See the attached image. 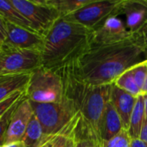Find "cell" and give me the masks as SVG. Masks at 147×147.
<instances>
[{
  "mask_svg": "<svg viewBox=\"0 0 147 147\" xmlns=\"http://www.w3.org/2000/svg\"><path fill=\"white\" fill-rule=\"evenodd\" d=\"M30 23L32 29L43 37L61 17L47 0H10Z\"/></svg>",
  "mask_w": 147,
  "mask_h": 147,
  "instance_id": "cell-6",
  "label": "cell"
},
{
  "mask_svg": "<svg viewBox=\"0 0 147 147\" xmlns=\"http://www.w3.org/2000/svg\"><path fill=\"white\" fill-rule=\"evenodd\" d=\"M143 34V38H144V42H145V47H146V53L147 58V28L142 32Z\"/></svg>",
  "mask_w": 147,
  "mask_h": 147,
  "instance_id": "cell-30",
  "label": "cell"
},
{
  "mask_svg": "<svg viewBox=\"0 0 147 147\" xmlns=\"http://www.w3.org/2000/svg\"><path fill=\"white\" fill-rule=\"evenodd\" d=\"M7 21L3 17V16L0 13V42L3 44L7 36Z\"/></svg>",
  "mask_w": 147,
  "mask_h": 147,
  "instance_id": "cell-26",
  "label": "cell"
},
{
  "mask_svg": "<svg viewBox=\"0 0 147 147\" xmlns=\"http://www.w3.org/2000/svg\"><path fill=\"white\" fill-rule=\"evenodd\" d=\"M126 17V27L133 34L142 33L147 28V6L143 0H120L113 16Z\"/></svg>",
  "mask_w": 147,
  "mask_h": 147,
  "instance_id": "cell-11",
  "label": "cell"
},
{
  "mask_svg": "<svg viewBox=\"0 0 147 147\" xmlns=\"http://www.w3.org/2000/svg\"><path fill=\"white\" fill-rule=\"evenodd\" d=\"M120 2V0H92L63 18L94 31L107 18L113 15Z\"/></svg>",
  "mask_w": 147,
  "mask_h": 147,
  "instance_id": "cell-8",
  "label": "cell"
},
{
  "mask_svg": "<svg viewBox=\"0 0 147 147\" xmlns=\"http://www.w3.org/2000/svg\"><path fill=\"white\" fill-rule=\"evenodd\" d=\"M22 141L25 147H42L46 143L50 141L45 136L42 125L35 115H33L29 121Z\"/></svg>",
  "mask_w": 147,
  "mask_h": 147,
  "instance_id": "cell-16",
  "label": "cell"
},
{
  "mask_svg": "<svg viewBox=\"0 0 147 147\" xmlns=\"http://www.w3.org/2000/svg\"><path fill=\"white\" fill-rule=\"evenodd\" d=\"M132 71L134 77V80L138 85V87L141 90L147 75V59L140 63H138L134 66L132 67Z\"/></svg>",
  "mask_w": 147,
  "mask_h": 147,
  "instance_id": "cell-22",
  "label": "cell"
},
{
  "mask_svg": "<svg viewBox=\"0 0 147 147\" xmlns=\"http://www.w3.org/2000/svg\"><path fill=\"white\" fill-rule=\"evenodd\" d=\"M42 147H54V146H53V143H52V141L50 140V141H49L48 143H46L44 146Z\"/></svg>",
  "mask_w": 147,
  "mask_h": 147,
  "instance_id": "cell-34",
  "label": "cell"
},
{
  "mask_svg": "<svg viewBox=\"0 0 147 147\" xmlns=\"http://www.w3.org/2000/svg\"><path fill=\"white\" fill-rule=\"evenodd\" d=\"M0 13L3 16L6 21L15 25L34 31L32 29L30 23L19 12V10L10 3V0H0Z\"/></svg>",
  "mask_w": 147,
  "mask_h": 147,
  "instance_id": "cell-18",
  "label": "cell"
},
{
  "mask_svg": "<svg viewBox=\"0 0 147 147\" xmlns=\"http://www.w3.org/2000/svg\"><path fill=\"white\" fill-rule=\"evenodd\" d=\"M30 103L35 116L49 140L59 135H66L78 141L80 119L69 98L63 96L62 102L57 103Z\"/></svg>",
  "mask_w": 147,
  "mask_h": 147,
  "instance_id": "cell-4",
  "label": "cell"
},
{
  "mask_svg": "<svg viewBox=\"0 0 147 147\" xmlns=\"http://www.w3.org/2000/svg\"><path fill=\"white\" fill-rule=\"evenodd\" d=\"M100 129L102 143L109 140L124 130L121 118L110 100L105 107L101 121Z\"/></svg>",
  "mask_w": 147,
  "mask_h": 147,
  "instance_id": "cell-14",
  "label": "cell"
},
{
  "mask_svg": "<svg viewBox=\"0 0 147 147\" xmlns=\"http://www.w3.org/2000/svg\"><path fill=\"white\" fill-rule=\"evenodd\" d=\"M57 71L63 81L64 96L72 101L80 119L78 142H87L101 147V121L110 100L112 84L88 85L76 78L68 67Z\"/></svg>",
  "mask_w": 147,
  "mask_h": 147,
  "instance_id": "cell-2",
  "label": "cell"
},
{
  "mask_svg": "<svg viewBox=\"0 0 147 147\" xmlns=\"http://www.w3.org/2000/svg\"><path fill=\"white\" fill-rule=\"evenodd\" d=\"M41 66L40 51L0 47V77L30 73Z\"/></svg>",
  "mask_w": 147,
  "mask_h": 147,
  "instance_id": "cell-7",
  "label": "cell"
},
{
  "mask_svg": "<svg viewBox=\"0 0 147 147\" xmlns=\"http://www.w3.org/2000/svg\"><path fill=\"white\" fill-rule=\"evenodd\" d=\"M147 94V75L146 78V81H145V84L141 89V95H146Z\"/></svg>",
  "mask_w": 147,
  "mask_h": 147,
  "instance_id": "cell-32",
  "label": "cell"
},
{
  "mask_svg": "<svg viewBox=\"0 0 147 147\" xmlns=\"http://www.w3.org/2000/svg\"><path fill=\"white\" fill-rule=\"evenodd\" d=\"M126 24L116 16H110L96 29L92 31L90 46H104L119 43L132 38Z\"/></svg>",
  "mask_w": 147,
  "mask_h": 147,
  "instance_id": "cell-9",
  "label": "cell"
},
{
  "mask_svg": "<svg viewBox=\"0 0 147 147\" xmlns=\"http://www.w3.org/2000/svg\"><path fill=\"white\" fill-rule=\"evenodd\" d=\"M54 147H77L78 141L72 136L59 135L51 140Z\"/></svg>",
  "mask_w": 147,
  "mask_h": 147,
  "instance_id": "cell-25",
  "label": "cell"
},
{
  "mask_svg": "<svg viewBox=\"0 0 147 147\" xmlns=\"http://www.w3.org/2000/svg\"><path fill=\"white\" fill-rule=\"evenodd\" d=\"M63 96V81L58 71L41 66L31 72L26 88L27 99L36 103H57Z\"/></svg>",
  "mask_w": 147,
  "mask_h": 147,
  "instance_id": "cell-5",
  "label": "cell"
},
{
  "mask_svg": "<svg viewBox=\"0 0 147 147\" xmlns=\"http://www.w3.org/2000/svg\"><path fill=\"white\" fill-rule=\"evenodd\" d=\"M142 33L124 41L104 46H89L68 67L81 82L93 86L113 84L124 71L146 60Z\"/></svg>",
  "mask_w": 147,
  "mask_h": 147,
  "instance_id": "cell-1",
  "label": "cell"
},
{
  "mask_svg": "<svg viewBox=\"0 0 147 147\" xmlns=\"http://www.w3.org/2000/svg\"><path fill=\"white\" fill-rule=\"evenodd\" d=\"M132 139L127 130H122L120 134L107 141L102 143L101 147H131Z\"/></svg>",
  "mask_w": 147,
  "mask_h": 147,
  "instance_id": "cell-21",
  "label": "cell"
},
{
  "mask_svg": "<svg viewBox=\"0 0 147 147\" xmlns=\"http://www.w3.org/2000/svg\"><path fill=\"white\" fill-rule=\"evenodd\" d=\"M131 147H147V142L141 139H132Z\"/></svg>",
  "mask_w": 147,
  "mask_h": 147,
  "instance_id": "cell-27",
  "label": "cell"
},
{
  "mask_svg": "<svg viewBox=\"0 0 147 147\" xmlns=\"http://www.w3.org/2000/svg\"><path fill=\"white\" fill-rule=\"evenodd\" d=\"M1 147H25L23 141H17V142H13L10 144H5Z\"/></svg>",
  "mask_w": 147,
  "mask_h": 147,
  "instance_id": "cell-29",
  "label": "cell"
},
{
  "mask_svg": "<svg viewBox=\"0 0 147 147\" xmlns=\"http://www.w3.org/2000/svg\"><path fill=\"white\" fill-rule=\"evenodd\" d=\"M26 96V91H17L6 100L0 102V118L18 101L22 100Z\"/></svg>",
  "mask_w": 147,
  "mask_h": 147,
  "instance_id": "cell-24",
  "label": "cell"
},
{
  "mask_svg": "<svg viewBox=\"0 0 147 147\" xmlns=\"http://www.w3.org/2000/svg\"><path fill=\"white\" fill-rule=\"evenodd\" d=\"M7 36L1 47L42 51L44 37L32 30L15 25L7 21Z\"/></svg>",
  "mask_w": 147,
  "mask_h": 147,
  "instance_id": "cell-10",
  "label": "cell"
},
{
  "mask_svg": "<svg viewBox=\"0 0 147 147\" xmlns=\"http://www.w3.org/2000/svg\"><path fill=\"white\" fill-rule=\"evenodd\" d=\"M33 115L34 112L30 101L24 97L14 109L10 116L4 145L23 140Z\"/></svg>",
  "mask_w": 147,
  "mask_h": 147,
  "instance_id": "cell-12",
  "label": "cell"
},
{
  "mask_svg": "<svg viewBox=\"0 0 147 147\" xmlns=\"http://www.w3.org/2000/svg\"><path fill=\"white\" fill-rule=\"evenodd\" d=\"M113 84L120 89L133 95L134 96H139L141 95V90L138 87L134 80L132 68L126 70L120 76H119L113 82Z\"/></svg>",
  "mask_w": 147,
  "mask_h": 147,
  "instance_id": "cell-20",
  "label": "cell"
},
{
  "mask_svg": "<svg viewBox=\"0 0 147 147\" xmlns=\"http://www.w3.org/2000/svg\"><path fill=\"white\" fill-rule=\"evenodd\" d=\"M144 98V109H145V115H146V120H147V94L143 95Z\"/></svg>",
  "mask_w": 147,
  "mask_h": 147,
  "instance_id": "cell-31",
  "label": "cell"
},
{
  "mask_svg": "<svg viewBox=\"0 0 147 147\" xmlns=\"http://www.w3.org/2000/svg\"><path fill=\"white\" fill-rule=\"evenodd\" d=\"M138 96L120 89L115 84H112L110 93V102L120 115L125 130H128L130 118L135 107Z\"/></svg>",
  "mask_w": 147,
  "mask_h": 147,
  "instance_id": "cell-13",
  "label": "cell"
},
{
  "mask_svg": "<svg viewBox=\"0 0 147 147\" xmlns=\"http://www.w3.org/2000/svg\"><path fill=\"white\" fill-rule=\"evenodd\" d=\"M87 144V142H82V141H80L77 143V147H85Z\"/></svg>",
  "mask_w": 147,
  "mask_h": 147,
  "instance_id": "cell-33",
  "label": "cell"
},
{
  "mask_svg": "<svg viewBox=\"0 0 147 147\" xmlns=\"http://www.w3.org/2000/svg\"><path fill=\"white\" fill-rule=\"evenodd\" d=\"M85 147H97V146H93V145H91V144H89V143H87V144H86V146H85Z\"/></svg>",
  "mask_w": 147,
  "mask_h": 147,
  "instance_id": "cell-35",
  "label": "cell"
},
{
  "mask_svg": "<svg viewBox=\"0 0 147 147\" xmlns=\"http://www.w3.org/2000/svg\"><path fill=\"white\" fill-rule=\"evenodd\" d=\"M1 46H2V43L0 42V47H1Z\"/></svg>",
  "mask_w": 147,
  "mask_h": 147,
  "instance_id": "cell-37",
  "label": "cell"
},
{
  "mask_svg": "<svg viewBox=\"0 0 147 147\" xmlns=\"http://www.w3.org/2000/svg\"><path fill=\"white\" fill-rule=\"evenodd\" d=\"M26 97V96H25ZM24 98V97H23ZM22 99V100H23ZM18 101L16 103H15L1 118H0V147L3 146L4 145V141H5V135L7 133V129L9 127V123H10V116L14 111V109L16 108V106L19 104V102L22 101Z\"/></svg>",
  "mask_w": 147,
  "mask_h": 147,
  "instance_id": "cell-23",
  "label": "cell"
},
{
  "mask_svg": "<svg viewBox=\"0 0 147 147\" xmlns=\"http://www.w3.org/2000/svg\"><path fill=\"white\" fill-rule=\"evenodd\" d=\"M145 121H146V115H145V109H144V98H143V95H140L137 98L135 107L133 109V111L130 118V123L127 132L131 139L139 138Z\"/></svg>",
  "mask_w": 147,
  "mask_h": 147,
  "instance_id": "cell-17",
  "label": "cell"
},
{
  "mask_svg": "<svg viewBox=\"0 0 147 147\" xmlns=\"http://www.w3.org/2000/svg\"><path fill=\"white\" fill-rule=\"evenodd\" d=\"M92 31L60 17L44 36L42 66L59 71L71 65L90 46Z\"/></svg>",
  "mask_w": 147,
  "mask_h": 147,
  "instance_id": "cell-3",
  "label": "cell"
},
{
  "mask_svg": "<svg viewBox=\"0 0 147 147\" xmlns=\"http://www.w3.org/2000/svg\"><path fill=\"white\" fill-rule=\"evenodd\" d=\"M30 73L0 77V102L17 91H26Z\"/></svg>",
  "mask_w": 147,
  "mask_h": 147,
  "instance_id": "cell-15",
  "label": "cell"
},
{
  "mask_svg": "<svg viewBox=\"0 0 147 147\" xmlns=\"http://www.w3.org/2000/svg\"><path fill=\"white\" fill-rule=\"evenodd\" d=\"M60 14L61 17H64L85 6L92 0H47Z\"/></svg>",
  "mask_w": 147,
  "mask_h": 147,
  "instance_id": "cell-19",
  "label": "cell"
},
{
  "mask_svg": "<svg viewBox=\"0 0 147 147\" xmlns=\"http://www.w3.org/2000/svg\"><path fill=\"white\" fill-rule=\"evenodd\" d=\"M139 139H141L144 141L147 142V120H146L145 122H144V125H143V127H142V131H141Z\"/></svg>",
  "mask_w": 147,
  "mask_h": 147,
  "instance_id": "cell-28",
  "label": "cell"
},
{
  "mask_svg": "<svg viewBox=\"0 0 147 147\" xmlns=\"http://www.w3.org/2000/svg\"><path fill=\"white\" fill-rule=\"evenodd\" d=\"M143 2H144V3L147 6V0H143Z\"/></svg>",
  "mask_w": 147,
  "mask_h": 147,
  "instance_id": "cell-36",
  "label": "cell"
}]
</instances>
